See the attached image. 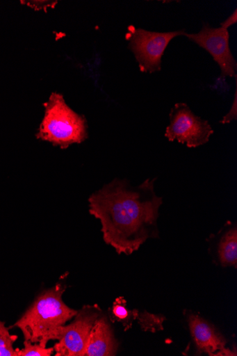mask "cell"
Returning a JSON list of instances; mask_svg holds the SVG:
<instances>
[{
	"mask_svg": "<svg viewBox=\"0 0 237 356\" xmlns=\"http://www.w3.org/2000/svg\"><path fill=\"white\" fill-rule=\"evenodd\" d=\"M156 179L138 186L115 179L92 194L89 212L100 221L105 243L118 254H131L150 238L158 237L157 220L162 205L156 195Z\"/></svg>",
	"mask_w": 237,
	"mask_h": 356,
	"instance_id": "obj_1",
	"label": "cell"
},
{
	"mask_svg": "<svg viewBox=\"0 0 237 356\" xmlns=\"http://www.w3.org/2000/svg\"><path fill=\"white\" fill-rule=\"evenodd\" d=\"M184 36L206 49L213 57L220 68L221 79L236 77L237 64L230 50L228 29L204 24L199 33H185Z\"/></svg>",
	"mask_w": 237,
	"mask_h": 356,
	"instance_id": "obj_7",
	"label": "cell"
},
{
	"mask_svg": "<svg viewBox=\"0 0 237 356\" xmlns=\"http://www.w3.org/2000/svg\"><path fill=\"white\" fill-rule=\"evenodd\" d=\"M103 313L95 305L84 306L69 325L63 326L54 345L56 356H85L90 331Z\"/></svg>",
	"mask_w": 237,
	"mask_h": 356,
	"instance_id": "obj_6",
	"label": "cell"
},
{
	"mask_svg": "<svg viewBox=\"0 0 237 356\" xmlns=\"http://www.w3.org/2000/svg\"><path fill=\"white\" fill-rule=\"evenodd\" d=\"M185 31L155 32L129 27L126 39L129 49L139 63L142 72L152 74L161 70V58L169 43Z\"/></svg>",
	"mask_w": 237,
	"mask_h": 356,
	"instance_id": "obj_4",
	"label": "cell"
},
{
	"mask_svg": "<svg viewBox=\"0 0 237 356\" xmlns=\"http://www.w3.org/2000/svg\"><path fill=\"white\" fill-rule=\"evenodd\" d=\"M188 326L197 349L199 353L210 355H233L225 348V341L209 322L192 314L188 318Z\"/></svg>",
	"mask_w": 237,
	"mask_h": 356,
	"instance_id": "obj_8",
	"label": "cell"
},
{
	"mask_svg": "<svg viewBox=\"0 0 237 356\" xmlns=\"http://www.w3.org/2000/svg\"><path fill=\"white\" fill-rule=\"evenodd\" d=\"M216 243V257L223 267L236 268L237 229L236 225L227 223L218 235Z\"/></svg>",
	"mask_w": 237,
	"mask_h": 356,
	"instance_id": "obj_10",
	"label": "cell"
},
{
	"mask_svg": "<svg viewBox=\"0 0 237 356\" xmlns=\"http://www.w3.org/2000/svg\"><path fill=\"white\" fill-rule=\"evenodd\" d=\"M170 124L165 136L169 141L177 140L189 148H195L209 142L214 131L207 120L195 115L186 104H177L170 113Z\"/></svg>",
	"mask_w": 237,
	"mask_h": 356,
	"instance_id": "obj_5",
	"label": "cell"
},
{
	"mask_svg": "<svg viewBox=\"0 0 237 356\" xmlns=\"http://www.w3.org/2000/svg\"><path fill=\"white\" fill-rule=\"evenodd\" d=\"M65 289V285L57 283L45 290L15 323L24 340L47 347L58 339L61 328L78 313L63 300Z\"/></svg>",
	"mask_w": 237,
	"mask_h": 356,
	"instance_id": "obj_2",
	"label": "cell"
},
{
	"mask_svg": "<svg viewBox=\"0 0 237 356\" xmlns=\"http://www.w3.org/2000/svg\"><path fill=\"white\" fill-rule=\"evenodd\" d=\"M113 314L115 319L122 322L125 325V321L129 317V312L126 308L122 299H118L113 305Z\"/></svg>",
	"mask_w": 237,
	"mask_h": 356,
	"instance_id": "obj_13",
	"label": "cell"
},
{
	"mask_svg": "<svg viewBox=\"0 0 237 356\" xmlns=\"http://www.w3.org/2000/svg\"><path fill=\"white\" fill-rule=\"evenodd\" d=\"M237 118V105H236V90L234 94V99L232 106L229 112L220 121L222 124H228L233 120H236Z\"/></svg>",
	"mask_w": 237,
	"mask_h": 356,
	"instance_id": "obj_15",
	"label": "cell"
},
{
	"mask_svg": "<svg viewBox=\"0 0 237 356\" xmlns=\"http://www.w3.org/2000/svg\"><path fill=\"white\" fill-rule=\"evenodd\" d=\"M44 106L45 115L36 135L38 139L65 149L88 138L86 118L67 106L62 95L53 92Z\"/></svg>",
	"mask_w": 237,
	"mask_h": 356,
	"instance_id": "obj_3",
	"label": "cell"
},
{
	"mask_svg": "<svg viewBox=\"0 0 237 356\" xmlns=\"http://www.w3.org/2000/svg\"><path fill=\"white\" fill-rule=\"evenodd\" d=\"M118 347L111 323L101 314L90 331L85 356L115 355Z\"/></svg>",
	"mask_w": 237,
	"mask_h": 356,
	"instance_id": "obj_9",
	"label": "cell"
},
{
	"mask_svg": "<svg viewBox=\"0 0 237 356\" xmlns=\"http://www.w3.org/2000/svg\"><path fill=\"white\" fill-rule=\"evenodd\" d=\"M17 339L10 333L6 322L0 320V356H18L19 348H14Z\"/></svg>",
	"mask_w": 237,
	"mask_h": 356,
	"instance_id": "obj_11",
	"label": "cell"
},
{
	"mask_svg": "<svg viewBox=\"0 0 237 356\" xmlns=\"http://www.w3.org/2000/svg\"><path fill=\"white\" fill-rule=\"evenodd\" d=\"M54 352V347L47 348L25 340L24 348L19 349L18 356H51Z\"/></svg>",
	"mask_w": 237,
	"mask_h": 356,
	"instance_id": "obj_12",
	"label": "cell"
},
{
	"mask_svg": "<svg viewBox=\"0 0 237 356\" xmlns=\"http://www.w3.org/2000/svg\"><path fill=\"white\" fill-rule=\"evenodd\" d=\"M21 3L35 10H46L48 8H54L57 4L56 1H22Z\"/></svg>",
	"mask_w": 237,
	"mask_h": 356,
	"instance_id": "obj_14",
	"label": "cell"
},
{
	"mask_svg": "<svg viewBox=\"0 0 237 356\" xmlns=\"http://www.w3.org/2000/svg\"><path fill=\"white\" fill-rule=\"evenodd\" d=\"M237 22V10L235 9L234 12L223 22L221 23V26L223 29H228L231 26L236 24Z\"/></svg>",
	"mask_w": 237,
	"mask_h": 356,
	"instance_id": "obj_16",
	"label": "cell"
}]
</instances>
